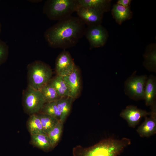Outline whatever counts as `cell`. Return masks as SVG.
<instances>
[{
  "label": "cell",
  "instance_id": "cell-1",
  "mask_svg": "<svg viewBox=\"0 0 156 156\" xmlns=\"http://www.w3.org/2000/svg\"><path fill=\"white\" fill-rule=\"evenodd\" d=\"M86 28L80 18L71 16L49 27L44 37L49 47L66 49L76 45L84 35Z\"/></svg>",
  "mask_w": 156,
  "mask_h": 156
},
{
  "label": "cell",
  "instance_id": "cell-2",
  "mask_svg": "<svg viewBox=\"0 0 156 156\" xmlns=\"http://www.w3.org/2000/svg\"><path fill=\"white\" fill-rule=\"evenodd\" d=\"M131 143L129 139L109 138L88 147L77 145L73 149V156H118Z\"/></svg>",
  "mask_w": 156,
  "mask_h": 156
},
{
  "label": "cell",
  "instance_id": "cell-3",
  "mask_svg": "<svg viewBox=\"0 0 156 156\" xmlns=\"http://www.w3.org/2000/svg\"><path fill=\"white\" fill-rule=\"evenodd\" d=\"M79 6L78 0H47L42 11L50 20L58 21L71 16Z\"/></svg>",
  "mask_w": 156,
  "mask_h": 156
},
{
  "label": "cell",
  "instance_id": "cell-4",
  "mask_svg": "<svg viewBox=\"0 0 156 156\" xmlns=\"http://www.w3.org/2000/svg\"><path fill=\"white\" fill-rule=\"evenodd\" d=\"M27 67L28 86L40 90L48 83L51 78L52 71L47 64L37 60L29 64Z\"/></svg>",
  "mask_w": 156,
  "mask_h": 156
},
{
  "label": "cell",
  "instance_id": "cell-5",
  "mask_svg": "<svg viewBox=\"0 0 156 156\" xmlns=\"http://www.w3.org/2000/svg\"><path fill=\"white\" fill-rule=\"evenodd\" d=\"M45 103L40 90L28 86L23 95V105L26 112L30 115L37 114L40 112Z\"/></svg>",
  "mask_w": 156,
  "mask_h": 156
},
{
  "label": "cell",
  "instance_id": "cell-6",
  "mask_svg": "<svg viewBox=\"0 0 156 156\" xmlns=\"http://www.w3.org/2000/svg\"><path fill=\"white\" fill-rule=\"evenodd\" d=\"M88 40L91 49L104 46L108 37L107 29L101 24L88 26L84 34Z\"/></svg>",
  "mask_w": 156,
  "mask_h": 156
},
{
  "label": "cell",
  "instance_id": "cell-7",
  "mask_svg": "<svg viewBox=\"0 0 156 156\" xmlns=\"http://www.w3.org/2000/svg\"><path fill=\"white\" fill-rule=\"evenodd\" d=\"M146 79V76L143 75L130 77L125 83L126 93L134 99H144V87Z\"/></svg>",
  "mask_w": 156,
  "mask_h": 156
},
{
  "label": "cell",
  "instance_id": "cell-8",
  "mask_svg": "<svg viewBox=\"0 0 156 156\" xmlns=\"http://www.w3.org/2000/svg\"><path fill=\"white\" fill-rule=\"evenodd\" d=\"M76 66L69 52L64 51L57 56L55 70L57 75L64 77L72 73Z\"/></svg>",
  "mask_w": 156,
  "mask_h": 156
},
{
  "label": "cell",
  "instance_id": "cell-9",
  "mask_svg": "<svg viewBox=\"0 0 156 156\" xmlns=\"http://www.w3.org/2000/svg\"><path fill=\"white\" fill-rule=\"evenodd\" d=\"M78 17L88 26L101 24L103 13L94 9L79 6L76 12Z\"/></svg>",
  "mask_w": 156,
  "mask_h": 156
},
{
  "label": "cell",
  "instance_id": "cell-10",
  "mask_svg": "<svg viewBox=\"0 0 156 156\" xmlns=\"http://www.w3.org/2000/svg\"><path fill=\"white\" fill-rule=\"evenodd\" d=\"M150 114V112L131 105L127 106L120 113V116L127 121L130 127L134 128L142 118L149 115Z\"/></svg>",
  "mask_w": 156,
  "mask_h": 156
},
{
  "label": "cell",
  "instance_id": "cell-11",
  "mask_svg": "<svg viewBox=\"0 0 156 156\" xmlns=\"http://www.w3.org/2000/svg\"><path fill=\"white\" fill-rule=\"evenodd\" d=\"M151 106L150 116L145 117L144 122L138 128L137 131L142 137H148L156 133V108L154 102Z\"/></svg>",
  "mask_w": 156,
  "mask_h": 156
},
{
  "label": "cell",
  "instance_id": "cell-12",
  "mask_svg": "<svg viewBox=\"0 0 156 156\" xmlns=\"http://www.w3.org/2000/svg\"><path fill=\"white\" fill-rule=\"evenodd\" d=\"M70 92V96L74 99L79 95L81 88L80 77L79 70L76 66L70 74L63 77Z\"/></svg>",
  "mask_w": 156,
  "mask_h": 156
},
{
  "label": "cell",
  "instance_id": "cell-13",
  "mask_svg": "<svg viewBox=\"0 0 156 156\" xmlns=\"http://www.w3.org/2000/svg\"><path fill=\"white\" fill-rule=\"evenodd\" d=\"M111 12L113 18L120 25L124 21L130 19L132 16L130 6L126 7L117 3L113 6Z\"/></svg>",
  "mask_w": 156,
  "mask_h": 156
},
{
  "label": "cell",
  "instance_id": "cell-14",
  "mask_svg": "<svg viewBox=\"0 0 156 156\" xmlns=\"http://www.w3.org/2000/svg\"><path fill=\"white\" fill-rule=\"evenodd\" d=\"M79 6L92 8L103 13L109 11L110 0H78Z\"/></svg>",
  "mask_w": 156,
  "mask_h": 156
},
{
  "label": "cell",
  "instance_id": "cell-15",
  "mask_svg": "<svg viewBox=\"0 0 156 156\" xmlns=\"http://www.w3.org/2000/svg\"><path fill=\"white\" fill-rule=\"evenodd\" d=\"M30 142L34 146L45 152L50 151L54 148L50 138L46 134L31 135Z\"/></svg>",
  "mask_w": 156,
  "mask_h": 156
},
{
  "label": "cell",
  "instance_id": "cell-16",
  "mask_svg": "<svg viewBox=\"0 0 156 156\" xmlns=\"http://www.w3.org/2000/svg\"><path fill=\"white\" fill-rule=\"evenodd\" d=\"M144 89V99L146 105H151L154 101L156 92V80L153 76H150L146 81Z\"/></svg>",
  "mask_w": 156,
  "mask_h": 156
},
{
  "label": "cell",
  "instance_id": "cell-17",
  "mask_svg": "<svg viewBox=\"0 0 156 156\" xmlns=\"http://www.w3.org/2000/svg\"><path fill=\"white\" fill-rule=\"evenodd\" d=\"M48 83L55 88L60 97L70 96L69 88L63 77L57 75L51 78Z\"/></svg>",
  "mask_w": 156,
  "mask_h": 156
},
{
  "label": "cell",
  "instance_id": "cell-18",
  "mask_svg": "<svg viewBox=\"0 0 156 156\" xmlns=\"http://www.w3.org/2000/svg\"><path fill=\"white\" fill-rule=\"evenodd\" d=\"M74 99L70 96L62 97L56 101L57 106L61 114L60 121L64 123L71 109Z\"/></svg>",
  "mask_w": 156,
  "mask_h": 156
},
{
  "label": "cell",
  "instance_id": "cell-19",
  "mask_svg": "<svg viewBox=\"0 0 156 156\" xmlns=\"http://www.w3.org/2000/svg\"><path fill=\"white\" fill-rule=\"evenodd\" d=\"M27 129L31 135L45 133L40 119L36 114L30 115L27 122Z\"/></svg>",
  "mask_w": 156,
  "mask_h": 156
},
{
  "label": "cell",
  "instance_id": "cell-20",
  "mask_svg": "<svg viewBox=\"0 0 156 156\" xmlns=\"http://www.w3.org/2000/svg\"><path fill=\"white\" fill-rule=\"evenodd\" d=\"M144 64L150 70H155L156 67V47L155 44L149 45L147 47L145 54Z\"/></svg>",
  "mask_w": 156,
  "mask_h": 156
},
{
  "label": "cell",
  "instance_id": "cell-21",
  "mask_svg": "<svg viewBox=\"0 0 156 156\" xmlns=\"http://www.w3.org/2000/svg\"><path fill=\"white\" fill-rule=\"evenodd\" d=\"M36 114L40 119L44 131L46 134L60 121L57 118L47 114L40 112Z\"/></svg>",
  "mask_w": 156,
  "mask_h": 156
},
{
  "label": "cell",
  "instance_id": "cell-22",
  "mask_svg": "<svg viewBox=\"0 0 156 156\" xmlns=\"http://www.w3.org/2000/svg\"><path fill=\"white\" fill-rule=\"evenodd\" d=\"M45 103L56 101L61 97L55 88L48 83L40 90Z\"/></svg>",
  "mask_w": 156,
  "mask_h": 156
},
{
  "label": "cell",
  "instance_id": "cell-23",
  "mask_svg": "<svg viewBox=\"0 0 156 156\" xmlns=\"http://www.w3.org/2000/svg\"><path fill=\"white\" fill-rule=\"evenodd\" d=\"M39 112L53 116L60 121L61 114L57 106L56 101L45 103Z\"/></svg>",
  "mask_w": 156,
  "mask_h": 156
},
{
  "label": "cell",
  "instance_id": "cell-24",
  "mask_svg": "<svg viewBox=\"0 0 156 156\" xmlns=\"http://www.w3.org/2000/svg\"><path fill=\"white\" fill-rule=\"evenodd\" d=\"M63 123L59 121L47 133L54 148L57 145L62 132Z\"/></svg>",
  "mask_w": 156,
  "mask_h": 156
},
{
  "label": "cell",
  "instance_id": "cell-25",
  "mask_svg": "<svg viewBox=\"0 0 156 156\" xmlns=\"http://www.w3.org/2000/svg\"><path fill=\"white\" fill-rule=\"evenodd\" d=\"M9 47L7 44L0 39V66L6 62L9 54Z\"/></svg>",
  "mask_w": 156,
  "mask_h": 156
},
{
  "label": "cell",
  "instance_id": "cell-26",
  "mask_svg": "<svg viewBox=\"0 0 156 156\" xmlns=\"http://www.w3.org/2000/svg\"><path fill=\"white\" fill-rule=\"evenodd\" d=\"M131 0H118L117 3L123 6L128 7L130 6Z\"/></svg>",
  "mask_w": 156,
  "mask_h": 156
},
{
  "label": "cell",
  "instance_id": "cell-27",
  "mask_svg": "<svg viewBox=\"0 0 156 156\" xmlns=\"http://www.w3.org/2000/svg\"><path fill=\"white\" fill-rule=\"evenodd\" d=\"M2 26L1 23H0V35L1 32Z\"/></svg>",
  "mask_w": 156,
  "mask_h": 156
},
{
  "label": "cell",
  "instance_id": "cell-28",
  "mask_svg": "<svg viewBox=\"0 0 156 156\" xmlns=\"http://www.w3.org/2000/svg\"></svg>",
  "mask_w": 156,
  "mask_h": 156
}]
</instances>
